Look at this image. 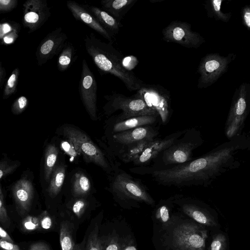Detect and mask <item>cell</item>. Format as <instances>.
I'll return each instance as SVG.
<instances>
[{
    "label": "cell",
    "instance_id": "cell-18",
    "mask_svg": "<svg viewBox=\"0 0 250 250\" xmlns=\"http://www.w3.org/2000/svg\"><path fill=\"white\" fill-rule=\"evenodd\" d=\"M96 189L90 175L83 169L77 167L68 172L63 193L69 199L92 195Z\"/></svg>",
    "mask_w": 250,
    "mask_h": 250
},
{
    "label": "cell",
    "instance_id": "cell-22",
    "mask_svg": "<svg viewBox=\"0 0 250 250\" xmlns=\"http://www.w3.org/2000/svg\"><path fill=\"white\" fill-rule=\"evenodd\" d=\"M67 167L65 155L61 151L59 160L54 170L49 183L43 191L48 200L55 201L59 199L63 193L64 184L68 174Z\"/></svg>",
    "mask_w": 250,
    "mask_h": 250
},
{
    "label": "cell",
    "instance_id": "cell-11",
    "mask_svg": "<svg viewBox=\"0 0 250 250\" xmlns=\"http://www.w3.org/2000/svg\"><path fill=\"white\" fill-rule=\"evenodd\" d=\"M236 55L229 54L224 57L217 53L208 54L201 60L198 68L200 74L198 88L208 87L227 72L229 64L235 59Z\"/></svg>",
    "mask_w": 250,
    "mask_h": 250
},
{
    "label": "cell",
    "instance_id": "cell-10",
    "mask_svg": "<svg viewBox=\"0 0 250 250\" xmlns=\"http://www.w3.org/2000/svg\"><path fill=\"white\" fill-rule=\"evenodd\" d=\"M136 94L157 113L162 125H166L169 122L173 110L170 95L167 89L159 85L144 83Z\"/></svg>",
    "mask_w": 250,
    "mask_h": 250
},
{
    "label": "cell",
    "instance_id": "cell-42",
    "mask_svg": "<svg viewBox=\"0 0 250 250\" xmlns=\"http://www.w3.org/2000/svg\"><path fill=\"white\" fill-rule=\"evenodd\" d=\"M18 3L17 0H0V13L11 12L17 7Z\"/></svg>",
    "mask_w": 250,
    "mask_h": 250
},
{
    "label": "cell",
    "instance_id": "cell-8",
    "mask_svg": "<svg viewBox=\"0 0 250 250\" xmlns=\"http://www.w3.org/2000/svg\"><path fill=\"white\" fill-rule=\"evenodd\" d=\"M250 111V85L242 83L236 90L225 125V134L230 140L243 132Z\"/></svg>",
    "mask_w": 250,
    "mask_h": 250
},
{
    "label": "cell",
    "instance_id": "cell-7",
    "mask_svg": "<svg viewBox=\"0 0 250 250\" xmlns=\"http://www.w3.org/2000/svg\"><path fill=\"white\" fill-rule=\"evenodd\" d=\"M106 102L103 109L104 114L109 116L111 121H120L132 117L156 115L157 113L149 107L145 101L137 94L125 96L120 93H113L104 96ZM159 117V116H158Z\"/></svg>",
    "mask_w": 250,
    "mask_h": 250
},
{
    "label": "cell",
    "instance_id": "cell-14",
    "mask_svg": "<svg viewBox=\"0 0 250 250\" xmlns=\"http://www.w3.org/2000/svg\"><path fill=\"white\" fill-rule=\"evenodd\" d=\"M159 135L158 127L148 125L121 132L107 137H102L101 139L106 144L115 156L127 145L145 139H155Z\"/></svg>",
    "mask_w": 250,
    "mask_h": 250
},
{
    "label": "cell",
    "instance_id": "cell-13",
    "mask_svg": "<svg viewBox=\"0 0 250 250\" xmlns=\"http://www.w3.org/2000/svg\"><path fill=\"white\" fill-rule=\"evenodd\" d=\"M162 33L164 41L186 48H197L205 42L199 33L191 30L190 24L182 21H172L163 29Z\"/></svg>",
    "mask_w": 250,
    "mask_h": 250
},
{
    "label": "cell",
    "instance_id": "cell-29",
    "mask_svg": "<svg viewBox=\"0 0 250 250\" xmlns=\"http://www.w3.org/2000/svg\"><path fill=\"white\" fill-rule=\"evenodd\" d=\"M59 55L57 68L61 72L66 70L78 57L75 47L70 42H66Z\"/></svg>",
    "mask_w": 250,
    "mask_h": 250
},
{
    "label": "cell",
    "instance_id": "cell-16",
    "mask_svg": "<svg viewBox=\"0 0 250 250\" xmlns=\"http://www.w3.org/2000/svg\"><path fill=\"white\" fill-rule=\"evenodd\" d=\"M22 10V23L29 33L40 28L51 16L46 0H27L23 4Z\"/></svg>",
    "mask_w": 250,
    "mask_h": 250
},
{
    "label": "cell",
    "instance_id": "cell-23",
    "mask_svg": "<svg viewBox=\"0 0 250 250\" xmlns=\"http://www.w3.org/2000/svg\"><path fill=\"white\" fill-rule=\"evenodd\" d=\"M66 6L77 21L84 23L99 33L109 42H113L114 38L101 25L83 5H81L75 1L68 0L66 2Z\"/></svg>",
    "mask_w": 250,
    "mask_h": 250
},
{
    "label": "cell",
    "instance_id": "cell-39",
    "mask_svg": "<svg viewBox=\"0 0 250 250\" xmlns=\"http://www.w3.org/2000/svg\"><path fill=\"white\" fill-rule=\"evenodd\" d=\"M5 190L0 184V221L2 225L7 227L10 225V218L8 215L5 205Z\"/></svg>",
    "mask_w": 250,
    "mask_h": 250
},
{
    "label": "cell",
    "instance_id": "cell-27",
    "mask_svg": "<svg viewBox=\"0 0 250 250\" xmlns=\"http://www.w3.org/2000/svg\"><path fill=\"white\" fill-rule=\"evenodd\" d=\"M137 0H104L101 1L102 9L121 22L125 14Z\"/></svg>",
    "mask_w": 250,
    "mask_h": 250
},
{
    "label": "cell",
    "instance_id": "cell-41",
    "mask_svg": "<svg viewBox=\"0 0 250 250\" xmlns=\"http://www.w3.org/2000/svg\"><path fill=\"white\" fill-rule=\"evenodd\" d=\"M22 225L24 230L27 231L34 230L40 227V219L32 216H28L23 221Z\"/></svg>",
    "mask_w": 250,
    "mask_h": 250
},
{
    "label": "cell",
    "instance_id": "cell-36",
    "mask_svg": "<svg viewBox=\"0 0 250 250\" xmlns=\"http://www.w3.org/2000/svg\"><path fill=\"white\" fill-rule=\"evenodd\" d=\"M21 162L3 157L0 161V180L2 181L12 174L20 166Z\"/></svg>",
    "mask_w": 250,
    "mask_h": 250
},
{
    "label": "cell",
    "instance_id": "cell-9",
    "mask_svg": "<svg viewBox=\"0 0 250 250\" xmlns=\"http://www.w3.org/2000/svg\"><path fill=\"white\" fill-rule=\"evenodd\" d=\"M173 202L181 212L208 230H216L220 228L218 222L214 217V211L203 202L177 194L174 195Z\"/></svg>",
    "mask_w": 250,
    "mask_h": 250
},
{
    "label": "cell",
    "instance_id": "cell-43",
    "mask_svg": "<svg viewBox=\"0 0 250 250\" xmlns=\"http://www.w3.org/2000/svg\"><path fill=\"white\" fill-rule=\"evenodd\" d=\"M40 225L42 228L44 229H50L52 225V219L47 212L44 211L40 215Z\"/></svg>",
    "mask_w": 250,
    "mask_h": 250
},
{
    "label": "cell",
    "instance_id": "cell-28",
    "mask_svg": "<svg viewBox=\"0 0 250 250\" xmlns=\"http://www.w3.org/2000/svg\"><path fill=\"white\" fill-rule=\"evenodd\" d=\"M56 137L57 142L61 151L69 158L70 162L78 164L82 158L80 150L72 140L66 138L59 136Z\"/></svg>",
    "mask_w": 250,
    "mask_h": 250
},
{
    "label": "cell",
    "instance_id": "cell-48",
    "mask_svg": "<svg viewBox=\"0 0 250 250\" xmlns=\"http://www.w3.org/2000/svg\"><path fill=\"white\" fill-rule=\"evenodd\" d=\"M6 76V70L2 65V63L0 62V88L2 89L5 82Z\"/></svg>",
    "mask_w": 250,
    "mask_h": 250
},
{
    "label": "cell",
    "instance_id": "cell-49",
    "mask_svg": "<svg viewBox=\"0 0 250 250\" xmlns=\"http://www.w3.org/2000/svg\"><path fill=\"white\" fill-rule=\"evenodd\" d=\"M0 237L1 239L13 243L12 238L10 237L8 233L1 227H0Z\"/></svg>",
    "mask_w": 250,
    "mask_h": 250
},
{
    "label": "cell",
    "instance_id": "cell-32",
    "mask_svg": "<svg viewBox=\"0 0 250 250\" xmlns=\"http://www.w3.org/2000/svg\"><path fill=\"white\" fill-rule=\"evenodd\" d=\"M72 225L68 221L61 224L60 240L62 250H74L75 246L73 238Z\"/></svg>",
    "mask_w": 250,
    "mask_h": 250
},
{
    "label": "cell",
    "instance_id": "cell-31",
    "mask_svg": "<svg viewBox=\"0 0 250 250\" xmlns=\"http://www.w3.org/2000/svg\"><path fill=\"white\" fill-rule=\"evenodd\" d=\"M92 195L69 198L66 206L78 217L80 218L89 208Z\"/></svg>",
    "mask_w": 250,
    "mask_h": 250
},
{
    "label": "cell",
    "instance_id": "cell-3",
    "mask_svg": "<svg viewBox=\"0 0 250 250\" xmlns=\"http://www.w3.org/2000/svg\"><path fill=\"white\" fill-rule=\"evenodd\" d=\"M83 41L87 54L100 71L120 79L130 91L138 90L144 84L134 73L124 67L123 55L113 46V42H104L93 33L86 35Z\"/></svg>",
    "mask_w": 250,
    "mask_h": 250
},
{
    "label": "cell",
    "instance_id": "cell-50",
    "mask_svg": "<svg viewBox=\"0 0 250 250\" xmlns=\"http://www.w3.org/2000/svg\"><path fill=\"white\" fill-rule=\"evenodd\" d=\"M74 250H84V242L75 245Z\"/></svg>",
    "mask_w": 250,
    "mask_h": 250
},
{
    "label": "cell",
    "instance_id": "cell-6",
    "mask_svg": "<svg viewBox=\"0 0 250 250\" xmlns=\"http://www.w3.org/2000/svg\"><path fill=\"white\" fill-rule=\"evenodd\" d=\"M204 142L201 132L195 127L187 129L172 144L161 153L151 166L136 167L147 170L162 169L192 160L193 151Z\"/></svg>",
    "mask_w": 250,
    "mask_h": 250
},
{
    "label": "cell",
    "instance_id": "cell-38",
    "mask_svg": "<svg viewBox=\"0 0 250 250\" xmlns=\"http://www.w3.org/2000/svg\"><path fill=\"white\" fill-rule=\"evenodd\" d=\"M85 250H102L101 238L99 235V226L96 224L90 233Z\"/></svg>",
    "mask_w": 250,
    "mask_h": 250
},
{
    "label": "cell",
    "instance_id": "cell-2",
    "mask_svg": "<svg viewBox=\"0 0 250 250\" xmlns=\"http://www.w3.org/2000/svg\"><path fill=\"white\" fill-rule=\"evenodd\" d=\"M182 213H174L170 221L158 228L159 246L163 250H206L208 229Z\"/></svg>",
    "mask_w": 250,
    "mask_h": 250
},
{
    "label": "cell",
    "instance_id": "cell-47",
    "mask_svg": "<svg viewBox=\"0 0 250 250\" xmlns=\"http://www.w3.org/2000/svg\"><path fill=\"white\" fill-rule=\"evenodd\" d=\"M29 250H50V249L45 243L38 242L32 245Z\"/></svg>",
    "mask_w": 250,
    "mask_h": 250
},
{
    "label": "cell",
    "instance_id": "cell-34",
    "mask_svg": "<svg viewBox=\"0 0 250 250\" xmlns=\"http://www.w3.org/2000/svg\"><path fill=\"white\" fill-rule=\"evenodd\" d=\"M20 75V70L18 67L13 70L4 86L2 95L3 100L8 99L17 92Z\"/></svg>",
    "mask_w": 250,
    "mask_h": 250
},
{
    "label": "cell",
    "instance_id": "cell-19",
    "mask_svg": "<svg viewBox=\"0 0 250 250\" xmlns=\"http://www.w3.org/2000/svg\"><path fill=\"white\" fill-rule=\"evenodd\" d=\"M186 129L175 131L163 138H156L145 148L141 155L132 164L135 167H145L150 165L173 142L182 136Z\"/></svg>",
    "mask_w": 250,
    "mask_h": 250
},
{
    "label": "cell",
    "instance_id": "cell-33",
    "mask_svg": "<svg viewBox=\"0 0 250 250\" xmlns=\"http://www.w3.org/2000/svg\"><path fill=\"white\" fill-rule=\"evenodd\" d=\"M223 0H211L207 1L205 4V8L208 17L213 18L216 20L228 22L231 13H223L221 11V5Z\"/></svg>",
    "mask_w": 250,
    "mask_h": 250
},
{
    "label": "cell",
    "instance_id": "cell-1",
    "mask_svg": "<svg viewBox=\"0 0 250 250\" xmlns=\"http://www.w3.org/2000/svg\"><path fill=\"white\" fill-rule=\"evenodd\" d=\"M250 153V131L243 132L192 160L153 171L159 185L177 188L208 187L228 171L239 168Z\"/></svg>",
    "mask_w": 250,
    "mask_h": 250
},
{
    "label": "cell",
    "instance_id": "cell-26",
    "mask_svg": "<svg viewBox=\"0 0 250 250\" xmlns=\"http://www.w3.org/2000/svg\"><path fill=\"white\" fill-rule=\"evenodd\" d=\"M174 195L165 199L161 200L155 206L153 216L155 226L163 227L171 220L175 207L173 201Z\"/></svg>",
    "mask_w": 250,
    "mask_h": 250
},
{
    "label": "cell",
    "instance_id": "cell-12",
    "mask_svg": "<svg viewBox=\"0 0 250 250\" xmlns=\"http://www.w3.org/2000/svg\"><path fill=\"white\" fill-rule=\"evenodd\" d=\"M97 83L95 76L89 67L86 60L83 59L79 92L86 111L90 119L93 121H97L99 119L97 106Z\"/></svg>",
    "mask_w": 250,
    "mask_h": 250
},
{
    "label": "cell",
    "instance_id": "cell-15",
    "mask_svg": "<svg viewBox=\"0 0 250 250\" xmlns=\"http://www.w3.org/2000/svg\"><path fill=\"white\" fill-rule=\"evenodd\" d=\"M34 178L33 173L27 169L9 187L15 205L21 214L28 212L31 208L36 192Z\"/></svg>",
    "mask_w": 250,
    "mask_h": 250
},
{
    "label": "cell",
    "instance_id": "cell-44",
    "mask_svg": "<svg viewBox=\"0 0 250 250\" xmlns=\"http://www.w3.org/2000/svg\"><path fill=\"white\" fill-rule=\"evenodd\" d=\"M121 250H137L135 241L130 235L124 236Z\"/></svg>",
    "mask_w": 250,
    "mask_h": 250
},
{
    "label": "cell",
    "instance_id": "cell-45",
    "mask_svg": "<svg viewBox=\"0 0 250 250\" xmlns=\"http://www.w3.org/2000/svg\"><path fill=\"white\" fill-rule=\"evenodd\" d=\"M241 16L243 24L248 29L250 30V5H247L243 8Z\"/></svg>",
    "mask_w": 250,
    "mask_h": 250
},
{
    "label": "cell",
    "instance_id": "cell-5",
    "mask_svg": "<svg viewBox=\"0 0 250 250\" xmlns=\"http://www.w3.org/2000/svg\"><path fill=\"white\" fill-rule=\"evenodd\" d=\"M107 179L106 190L122 208H139L142 203L155 206V201L147 187L140 179L135 178L123 169L120 168Z\"/></svg>",
    "mask_w": 250,
    "mask_h": 250
},
{
    "label": "cell",
    "instance_id": "cell-24",
    "mask_svg": "<svg viewBox=\"0 0 250 250\" xmlns=\"http://www.w3.org/2000/svg\"><path fill=\"white\" fill-rule=\"evenodd\" d=\"M83 6L113 38L119 33L122 25L114 17L98 7L89 5Z\"/></svg>",
    "mask_w": 250,
    "mask_h": 250
},
{
    "label": "cell",
    "instance_id": "cell-37",
    "mask_svg": "<svg viewBox=\"0 0 250 250\" xmlns=\"http://www.w3.org/2000/svg\"><path fill=\"white\" fill-rule=\"evenodd\" d=\"M229 240L223 232H217L212 236L208 250H228Z\"/></svg>",
    "mask_w": 250,
    "mask_h": 250
},
{
    "label": "cell",
    "instance_id": "cell-20",
    "mask_svg": "<svg viewBox=\"0 0 250 250\" xmlns=\"http://www.w3.org/2000/svg\"><path fill=\"white\" fill-rule=\"evenodd\" d=\"M61 151L56 137L46 144L41 161L40 182L43 191L48 186L54 170L59 160Z\"/></svg>",
    "mask_w": 250,
    "mask_h": 250
},
{
    "label": "cell",
    "instance_id": "cell-17",
    "mask_svg": "<svg viewBox=\"0 0 250 250\" xmlns=\"http://www.w3.org/2000/svg\"><path fill=\"white\" fill-rule=\"evenodd\" d=\"M67 39V36L61 27H58L48 33L37 47L35 56L38 65L41 66L60 54Z\"/></svg>",
    "mask_w": 250,
    "mask_h": 250
},
{
    "label": "cell",
    "instance_id": "cell-30",
    "mask_svg": "<svg viewBox=\"0 0 250 250\" xmlns=\"http://www.w3.org/2000/svg\"><path fill=\"white\" fill-rule=\"evenodd\" d=\"M20 25L11 21H3L0 23V39L3 44L13 43L17 39L20 32Z\"/></svg>",
    "mask_w": 250,
    "mask_h": 250
},
{
    "label": "cell",
    "instance_id": "cell-35",
    "mask_svg": "<svg viewBox=\"0 0 250 250\" xmlns=\"http://www.w3.org/2000/svg\"><path fill=\"white\" fill-rule=\"evenodd\" d=\"M123 238L114 231L101 238L102 250H121Z\"/></svg>",
    "mask_w": 250,
    "mask_h": 250
},
{
    "label": "cell",
    "instance_id": "cell-46",
    "mask_svg": "<svg viewBox=\"0 0 250 250\" xmlns=\"http://www.w3.org/2000/svg\"><path fill=\"white\" fill-rule=\"evenodd\" d=\"M0 247L2 250H20L18 245L1 239L0 240Z\"/></svg>",
    "mask_w": 250,
    "mask_h": 250
},
{
    "label": "cell",
    "instance_id": "cell-25",
    "mask_svg": "<svg viewBox=\"0 0 250 250\" xmlns=\"http://www.w3.org/2000/svg\"><path fill=\"white\" fill-rule=\"evenodd\" d=\"M154 139H145L131 143L122 148L115 156L124 163H132Z\"/></svg>",
    "mask_w": 250,
    "mask_h": 250
},
{
    "label": "cell",
    "instance_id": "cell-4",
    "mask_svg": "<svg viewBox=\"0 0 250 250\" xmlns=\"http://www.w3.org/2000/svg\"><path fill=\"white\" fill-rule=\"evenodd\" d=\"M55 133L58 136L66 138L74 142L80 150L84 162L100 167L107 177L121 168V163L102 139L96 138V142H94L84 131L66 123L58 127Z\"/></svg>",
    "mask_w": 250,
    "mask_h": 250
},
{
    "label": "cell",
    "instance_id": "cell-21",
    "mask_svg": "<svg viewBox=\"0 0 250 250\" xmlns=\"http://www.w3.org/2000/svg\"><path fill=\"white\" fill-rule=\"evenodd\" d=\"M158 122H160L159 118L156 115L136 116L120 121H111L107 119L104 122L103 137H107L141 126L154 125Z\"/></svg>",
    "mask_w": 250,
    "mask_h": 250
},
{
    "label": "cell",
    "instance_id": "cell-40",
    "mask_svg": "<svg viewBox=\"0 0 250 250\" xmlns=\"http://www.w3.org/2000/svg\"><path fill=\"white\" fill-rule=\"evenodd\" d=\"M28 100L24 96L18 97L13 103L11 111L13 114L18 115L22 113L27 107Z\"/></svg>",
    "mask_w": 250,
    "mask_h": 250
}]
</instances>
